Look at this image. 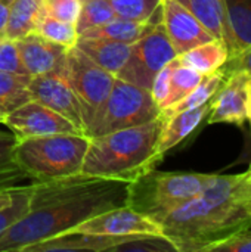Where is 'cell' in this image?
I'll return each instance as SVG.
<instances>
[{
    "label": "cell",
    "instance_id": "obj_1",
    "mask_svg": "<svg viewBox=\"0 0 251 252\" xmlns=\"http://www.w3.org/2000/svg\"><path fill=\"white\" fill-rule=\"evenodd\" d=\"M129 185L83 173L33 183L30 210L0 233V252H21L28 245L74 230L105 211L127 207Z\"/></svg>",
    "mask_w": 251,
    "mask_h": 252
},
{
    "label": "cell",
    "instance_id": "obj_2",
    "mask_svg": "<svg viewBox=\"0 0 251 252\" xmlns=\"http://www.w3.org/2000/svg\"><path fill=\"white\" fill-rule=\"evenodd\" d=\"M158 224L178 252H213L251 227V170L215 174L198 196L166 214Z\"/></svg>",
    "mask_w": 251,
    "mask_h": 252
},
{
    "label": "cell",
    "instance_id": "obj_3",
    "mask_svg": "<svg viewBox=\"0 0 251 252\" xmlns=\"http://www.w3.org/2000/svg\"><path fill=\"white\" fill-rule=\"evenodd\" d=\"M164 118L95 136L89 140L81 173L96 177L135 182L154 170L163 159L158 154V140Z\"/></svg>",
    "mask_w": 251,
    "mask_h": 252
},
{
    "label": "cell",
    "instance_id": "obj_4",
    "mask_svg": "<svg viewBox=\"0 0 251 252\" xmlns=\"http://www.w3.org/2000/svg\"><path fill=\"white\" fill-rule=\"evenodd\" d=\"M86 134L18 137L13 158L33 183H43L81 173L89 148Z\"/></svg>",
    "mask_w": 251,
    "mask_h": 252
},
{
    "label": "cell",
    "instance_id": "obj_5",
    "mask_svg": "<svg viewBox=\"0 0 251 252\" xmlns=\"http://www.w3.org/2000/svg\"><path fill=\"white\" fill-rule=\"evenodd\" d=\"M215 174L163 173L155 168L129 185V207L157 221L189 199L198 196Z\"/></svg>",
    "mask_w": 251,
    "mask_h": 252
},
{
    "label": "cell",
    "instance_id": "obj_6",
    "mask_svg": "<svg viewBox=\"0 0 251 252\" xmlns=\"http://www.w3.org/2000/svg\"><path fill=\"white\" fill-rule=\"evenodd\" d=\"M64 77L78 100L84 134L92 137L102 120L115 75L96 65L80 49L72 46L67 52Z\"/></svg>",
    "mask_w": 251,
    "mask_h": 252
},
{
    "label": "cell",
    "instance_id": "obj_7",
    "mask_svg": "<svg viewBox=\"0 0 251 252\" xmlns=\"http://www.w3.org/2000/svg\"><path fill=\"white\" fill-rule=\"evenodd\" d=\"M176 58L178 53L167 37L160 10L146 32L130 46L129 58L115 77L151 90L157 74Z\"/></svg>",
    "mask_w": 251,
    "mask_h": 252
},
{
    "label": "cell",
    "instance_id": "obj_8",
    "mask_svg": "<svg viewBox=\"0 0 251 252\" xmlns=\"http://www.w3.org/2000/svg\"><path fill=\"white\" fill-rule=\"evenodd\" d=\"M160 115L161 109L149 90L115 77L102 120L92 137L142 126L157 120Z\"/></svg>",
    "mask_w": 251,
    "mask_h": 252
},
{
    "label": "cell",
    "instance_id": "obj_9",
    "mask_svg": "<svg viewBox=\"0 0 251 252\" xmlns=\"http://www.w3.org/2000/svg\"><path fill=\"white\" fill-rule=\"evenodd\" d=\"M1 124L10 128L19 139L50 134H84L71 121L33 99L6 114Z\"/></svg>",
    "mask_w": 251,
    "mask_h": 252
},
{
    "label": "cell",
    "instance_id": "obj_10",
    "mask_svg": "<svg viewBox=\"0 0 251 252\" xmlns=\"http://www.w3.org/2000/svg\"><path fill=\"white\" fill-rule=\"evenodd\" d=\"M161 21L178 56L215 40L204 25L176 0H161Z\"/></svg>",
    "mask_w": 251,
    "mask_h": 252
},
{
    "label": "cell",
    "instance_id": "obj_11",
    "mask_svg": "<svg viewBox=\"0 0 251 252\" xmlns=\"http://www.w3.org/2000/svg\"><path fill=\"white\" fill-rule=\"evenodd\" d=\"M15 43L28 75L37 77L47 74H65L67 52L70 47L50 41L36 31L15 40Z\"/></svg>",
    "mask_w": 251,
    "mask_h": 252
},
{
    "label": "cell",
    "instance_id": "obj_12",
    "mask_svg": "<svg viewBox=\"0 0 251 252\" xmlns=\"http://www.w3.org/2000/svg\"><path fill=\"white\" fill-rule=\"evenodd\" d=\"M28 89L33 100L58 112L84 133L78 100L64 75L47 74L31 77Z\"/></svg>",
    "mask_w": 251,
    "mask_h": 252
},
{
    "label": "cell",
    "instance_id": "obj_13",
    "mask_svg": "<svg viewBox=\"0 0 251 252\" xmlns=\"http://www.w3.org/2000/svg\"><path fill=\"white\" fill-rule=\"evenodd\" d=\"M247 74H225V80L210 100L209 124L243 126L249 120L247 111Z\"/></svg>",
    "mask_w": 251,
    "mask_h": 252
},
{
    "label": "cell",
    "instance_id": "obj_14",
    "mask_svg": "<svg viewBox=\"0 0 251 252\" xmlns=\"http://www.w3.org/2000/svg\"><path fill=\"white\" fill-rule=\"evenodd\" d=\"M74 230L95 233V235H109V236H130L139 233L163 235L161 227L157 221L135 211L129 205L105 211L81 223Z\"/></svg>",
    "mask_w": 251,
    "mask_h": 252
},
{
    "label": "cell",
    "instance_id": "obj_15",
    "mask_svg": "<svg viewBox=\"0 0 251 252\" xmlns=\"http://www.w3.org/2000/svg\"><path fill=\"white\" fill-rule=\"evenodd\" d=\"M126 236L95 235L78 230H68L46 241L25 247L21 252H56V251H92L111 252Z\"/></svg>",
    "mask_w": 251,
    "mask_h": 252
},
{
    "label": "cell",
    "instance_id": "obj_16",
    "mask_svg": "<svg viewBox=\"0 0 251 252\" xmlns=\"http://www.w3.org/2000/svg\"><path fill=\"white\" fill-rule=\"evenodd\" d=\"M185 9H188L204 28L217 40H222L228 50L229 58L235 56V41L228 24L225 0H176Z\"/></svg>",
    "mask_w": 251,
    "mask_h": 252
},
{
    "label": "cell",
    "instance_id": "obj_17",
    "mask_svg": "<svg viewBox=\"0 0 251 252\" xmlns=\"http://www.w3.org/2000/svg\"><path fill=\"white\" fill-rule=\"evenodd\" d=\"M210 112V102L182 111L179 114H175L173 117L164 120V126L160 134L158 140V154L164 157L166 152L178 146L182 140H185L209 115Z\"/></svg>",
    "mask_w": 251,
    "mask_h": 252
},
{
    "label": "cell",
    "instance_id": "obj_18",
    "mask_svg": "<svg viewBox=\"0 0 251 252\" xmlns=\"http://www.w3.org/2000/svg\"><path fill=\"white\" fill-rule=\"evenodd\" d=\"M74 46L80 49L96 65L117 75V72L121 69L129 58L132 44L107 38H77Z\"/></svg>",
    "mask_w": 251,
    "mask_h": 252
},
{
    "label": "cell",
    "instance_id": "obj_19",
    "mask_svg": "<svg viewBox=\"0 0 251 252\" xmlns=\"http://www.w3.org/2000/svg\"><path fill=\"white\" fill-rule=\"evenodd\" d=\"M44 15L43 0H13L1 35L9 40L22 38L37 30Z\"/></svg>",
    "mask_w": 251,
    "mask_h": 252
},
{
    "label": "cell",
    "instance_id": "obj_20",
    "mask_svg": "<svg viewBox=\"0 0 251 252\" xmlns=\"http://www.w3.org/2000/svg\"><path fill=\"white\" fill-rule=\"evenodd\" d=\"M229 59V50L222 40L203 43L178 56L180 65L189 66L201 75H209L220 69Z\"/></svg>",
    "mask_w": 251,
    "mask_h": 252
},
{
    "label": "cell",
    "instance_id": "obj_21",
    "mask_svg": "<svg viewBox=\"0 0 251 252\" xmlns=\"http://www.w3.org/2000/svg\"><path fill=\"white\" fill-rule=\"evenodd\" d=\"M155 15L158 16L160 12L157 10L148 22H135V21L114 18L109 22H105L102 25L92 27L83 31L81 34H78V38H107V40H114V41H120L126 44H133L146 32V30L154 22Z\"/></svg>",
    "mask_w": 251,
    "mask_h": 252
},
{
    "label": "cell",
    "instance_id": "obj_22",
    "mask_svg": "<svg viewBox=\"0 0 251 252\" xmlns=\"http://www.w3.org/2000/svg\"><path fill=\"white\" fill-rule=\"evenodd\" d=\"M225 6L237 56L251 47V0H225Z\"/></svg>",
    "mask_w": 251,
    "mask_h": 252
},
{
    "label": "cell",
    "instance_id": "obj_23",
    "mask_svg": "<svg viewBox=\"0 0 251 252\" xmlns=\"http://www.w3.org/2000/svg\"><path fill=\"white\" fill-rule=\"evenodd\" d=\"M223 80H225L223 68H220L216 72H212L209 75H204L201 83L188 96H185L176 105L163 109L161 117L164 120H167V118L173 117L175 114H179L182 111H188V109H192V108H197V106H201V105L210 102L212 97L215 96V93L217 92V89L220 87V84L223 83Z\"/></svg>",
    "mask_w": 251,
    "mask_h": 252
},
{
    "label": "cell",
    "instance_id": "obj_24",
    "mask_svg": "<svg viewBox=\"0 0 251 252\" xmlns=\"http://www.w3.org/2000/svg\"><path fill=\"white\" fill-rule=\"evenodd\" d=\"M30 80L31 75L0 71V114L3 117L31 100Z\"/></svg>",
    "mask_w": 251,
    "mask_h": 252
},
{
    "label": "cell",
    "instance_id": "obj_25",
    "mask_svg": "<svg viewBox=\"0 0 251 252\" xmlns=\"http://www.w3.org/2000/svg\"><path fill=\"white\" fill-rule=\"evenodd\" d=\"M18 142L15 133L0 131V188H16L30 180L28 176L15 162L13 151Z\"/></svg>",
    "mask_w": 251,
    "mask_h": 252
},
{
    "label": "cell",
    "instance_id": "obj_26",
    "mask_svg": "<svg viewBox=\"0 0 251 252\" xmlns=\"http://www.w3.org/2000/svg\"><path fill=\"white\" fill-rule=\"evenodd\" d=\"M203 77L204 75H201L195 69L185 66V65H180L178 61L173 71H172V75H170V90H169V96L164 102L163 109L176 105L185 96H188L201 83Z\"/></svg>",
    "mask_w": 251,
    "mask_h": 252
},
{
    "label": "cell",
    "instance_id": "obj_27",
    "mask_svg": "<svg viewBox=\"0 0 251 252\" xmlns=\"http://www.w3.org/2000/svg\"><path fill=\"white\" fill-rule=\"evenodd\" d=\"M80 12L75 21V30L78 34L83 31L109 22L115 18L108 0H78Z\"/></svg>",
    "mask_w": 251,
    "mask_h": 252
},
{
    "label": "cell",
    "instance_id": "obj_28",
    "mask_svg": "<svg viewBox=\"0 0 251 252\" xmlns=\"http://www.w3.org/2000/svg\"><path fill=\"white\" fill-rule=\"evenodd\" d=\"M178 252L176 247L164 235L139 233L126 236L111 252Z\"/></svg>",
    "mask_w": 251,
    "mask_h": 252
},
{
    "label": "cell",
    "instance_id": "obj_29",
    "mask_svg": "<svg viewBox=\"0 0 251 252\" xmlns=\"http://www.w3.org/2000/svg\"><path fill=\"white\" fill-rule=\"evenodd\" d=\"M115 18L148 22L160 9L161 0H108Z\"/></svg>",
    "mask_w": 251,
    "mask_h": 252
},
{
    "label": "cell",
    "instance_id": "obj_30",
    "mask_svg": "<svg viewBox=\"0 0 251 252\" xmlns=\"http://www.w3.org/2000/svg\"><path fill=\"white\" fill-rule=\"evenodd\" d=\"M36 32L41 34L50 41L64 44L67 47H72L78 38V32L75 30V24L59 21L53 16H49L47 13L40 19Z\"/></svg>",
    "mask_w": 251,
    "mask_h": 252
},
{
    "label": "cell",
    "instance_id": "obj_31",
    "mask_svg": "<svg viewBox=\"0 0 251 252\" xmlns=\"http://www.w3.org/2000/svg\"><path fill=\"white\" fill-rule=\"evenodd\" d=\"M31 188H33V183L18 186L13 193V201L7 207L0 210V233L7 230L10 226H13L28 213Z\"/></svg>",
    "mask_w": 251,
    "mask_h": 252
},
{
    "label": "cell",
    "instance_id": "obj_32",
    "mask_svg": "<svg viewBox=\"0 0 251 252\" xmlns=\"http://www.w3.org/2000/svg\"><path fill=\"white\" fill-rule=\"evenodd\" d=\"M0 71L28 75L15 40H9L3 35H0Z\"/></svg>",
    "mask_w": 251,
    "mask_h": 252
},
{
    "label": "cell",
    "instance_id": "obj_33",
    "mask_svg": "<svg viewBox=\"0 0 251 252\" xmlns=\"http://www.w3.org/2000/svg\"><path fill=\"white\" fill-rule=\"evenodd\" d=\"M44 10L49 16H53L59 21L75 24L80 12L78 0H43Z\"/></svg>",
    "mask_w": 251,
    "mask_h": 252
},
{
    "label": "cell",
    "instance_id": "obj_34",
    "mask_svg": "<svg viewBox=\"0 0 251 252\" xmlns=\"http://www.w3.org/2000/svg\"><path fill=\"white\" fill-rule=\"evenodd\" d=\"M176 62H178V58L173 59L172 62H169L157 74V77L152 81V86H151V90L149 92H151V94H152V97H154V100H155V103L158 105L160 109H163L164 102H166V99L169 96V90H170V75H172V71H173Z\"/></svg>",
    "mask_w": 251,
    "mask_h": 252
},
{
    "label": "cell",
    "instance_id": "obj_35",
    "mask_svg": "<svg viewBox=\"0 0 251 252\" xmlns=\"http://www.w3.org/2000/svg\"><path fill=\"white\" fill-rule=\"evenodd\" d=\"M213 252H251V227L217 245Z\"/></svg>",
    "mask_w": 251,
    "mask_h": 252
},
{
    "label": "cell",
    "instance_id": "obj_36",
    "mask_svg": "<svg viewBox=\"0 0 251 252\" xmlns=\"http://www.w3.org/2000/svg\"><path fill=\"white\" fill-rule=\"evenodd\" d=\"M225 74L231 72H244L251 77V47L243 50L234 58H229L228 62L222 66Z\"/></svg>",
    "mask_w": 251,
    "mask_h": 252
},
{
    "label": "cell",
    "instance_id": "obj_37",
    "mask_svg": "<svg viewBox=\"0 0 251 252\" xmlns=\"http://www.w3.org/2000/svg\"><path fill=\"white\" fill-rule=\"evenodd\" d=\"M13 0H0V35L3 34L6 21H7V15H9V9L12 6Z\"/></svg>",
    "mask_w": 251,
    "mask_h": 252
},
{
    "label": "cell",
    "instance_id": "obj_38",
    "mask_svg": "<svg viewBox=\"0 0 251 252\" xmlns=\"http://www.w3.org/2000/svg\"><path fill=\"white\" fill-rule=\"evenodd\" d=\"M16 188H0V210L7 207L13 201V193H15Z\"/></svg>",
    "mask_w": 251,
    "mask_h": 252
},
{
    "label": "cell",
    "instance_id": "obj_39",
    "mask_svg": "<svg viewBox=\"0 0 251 252\" xmlns=\"http://www.w3.org/2000/svg\"><path fill=\"white\" fill-rule=\"evenodd\" d=\"M247 111H249V121L251 124V77L247 81Z\"/></svg>",
    "mask_w": 251,
    "mask_h": 252
},
{
    "label": "cell",
    "instance_id": "obj_40",
    "mask_svg": "<svg viewBox=\"0 0 251 252\" xmlns=\"http://www.w3.org/2000/svg\"><path fill=\"white\" fill-rule=\"evenodd\" d=\"M1 120H3V115L0 114V123H1Z\"/></svg>",
    "mask_w": 251,
    "mask_h": 252
},
{
    "label": "cell",
    "instance_id": "obj_41",
    "mask_svg": "<svg viewBox=\"0 0 251 252\" xmlns=\"http://www.w3.org/2000/svg\"><path fill=\"white\" fill-rule=\"evenodd\" d=\"M250 168H251V165H250Z\"/></svg>",
    "mask_w": 251,
    "mask_h": 252
},
{
    "label": "cell",
    "instance_id": "obj_42",
    "mask_svg": "<svg viewBox=\"0 0 251 252\" xmlns=\"http://www.w3.org/2000/svg\"><path fill=\"white\" fill-rule=\"evenodd\" d=\"M250 170H251V168H250Z\"/></svg>",
    "mask_w": 251,
    "mask_h": 252
}]
</instances>
